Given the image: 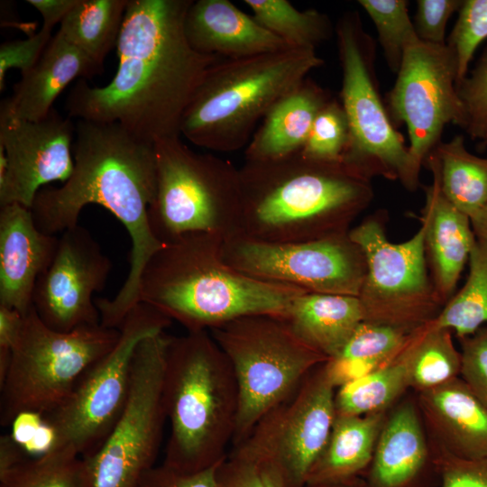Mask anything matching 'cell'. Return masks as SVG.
<instances>
[{"label": "cell", "mask_w": 487, "mask_h": 487, "mask_svg": "<svg viewBox=\"0 0 487 487\" xmlns=\"http://www.w3.org/2000/svg\"><path fill=\"white\" fill-rule=\"evenodd\" d=\"M388 412L335 416L326 444L308 473L307 484L363 477L372 462Z\"/></svg>", "instance_id": "cell-26"}, {"label": "cell", "mask_w": 487, "mask_h": 487, "mask_svg": "<svg viewBox=\"0 0 487 487\" xmlns=\"http://www.w3.org/2000/svg\"><path fill=\"white\" fill-rule=\"evenodd\" d=\"M363 478L368 487H433L439 480L415 393L389 410Z\"/></svg>", "instance_id": "cell-19"}, {"label": "cell", "mask_w": 487, "mask_h": 487, "mask_svg": "<svg viewBox=\"0 0 487 487\" xmlns=\"http://www.w3.org/2000/svg\"><path fill=\"white\" fill-rule=\"evenodd\" d=\"M78 0H27L41 15L42 26L53 29L78 4Z\"/></svg>", "instance_id": "cell-47"}, {"label": "cell", "mask_w": 487, "mask_h": 487, "mask_svg": "<svg viewBox=\"0 0 487 487\" xmlns=\"http://www.w3.org/2000/svg\"><path fill=\"white\" fill-rule=\"evenodd\" d=\"M171 321L144 303L131 309L115 345L83 372L60 407L43 416L53 434L50 451L70 449L87 458L101 447L126 404L137 345L165 332Z\"/></svg>", "instance_id": "cell-11"}, {"label": "cell", "mask_w": 487, "mask_h": 487, "mask_svg": "<svg viewBox=\"0 0 487 487\" xmlns=\"http://www.w3.org/2000/svg\"><path fill=\"white\" fill-rule=\"evenodd\" d=\"M381 211L349 231L363 250L367 272L358 296L363 321L411 334L432 322L445 304L427 271L423 225L408 241L387 239Z\"/></svg>", "instance_id": "cell-12"}, {"label": "cell", "mask_w": 487, "mask_h": 487, "mask_svg": "<svg viewBox=\"0 0 487 487\" xmlns=\"http://www.w3.org/2000/svg\"><path fill=\"white\" fill-rule=\"evenodd\" d=\"M464 0H418L414 27L418 39L434 45H445L446 29L451 16L458 12Z\"/></svg>", "instance_id": "cell-43"}, {"label": "cell", "mask_w": 487, "mask_h": 487, "mask_svg": "<svg viewBox=\"0 0 487 487\" xmlns=\"http://www.w3.org/2000/svg\"><path fill=\"white\" fill-rule=\"evenodd\" d=\"M331 98L328 90L305 78L262 120L246 146L245 161H271L299 152L317 114Z\"/></svg>", "instance_id": "cell-25"}, {"label": "cell", "mask_w": 487, "mask_h": 487, "mask_svg": "<svg viewBox=\"0 0 487 487\" xmlns=\"http://www.w3.org/2000/svg\"><path fill=\"white\" fill-rule=\"evenodd\" d=\"M216 487H267L260 464L240 447H234L216 468Z\"/></svg>", "instance_id": "cell-44"}, {"label": "cell", "mask_w": 487, "mask_h": 487, "mask_svg": "<svg viewBox=\"0 0 487 487\" xmlns=\"http://www.w3.org/2000/svg\"><path fill=\"white\" fill-rule=\"evenodd\" d=\"M119 335V329L101 325L56 331L32 307L23 315L0 381V425L11 427L20 414L43 417L60 407L83 372L115 345Z\"/></svg>", "instance_id": "cell-9"}, {"label": "cell", "mask_w": 487, "mask_h": 487, "mask_svg": "<svg viewBox=\"0 0 487 487\" xmlns=\"http://www.w3.org/2000/svg\"><path fill=\"white\" fill-rule=\"evenodd\" d=\"M432 183L424 187L425 205L421 225L425 230L427 261L431 279L442 302L454 292L476 242L471 220L445 197L437 174L431 170Z\"/></svg>", "instance_id": "cell-23"}, {"label": "cell", "mask_w": 487, "mask_h": 487, "mask_svg": "<svg viewBox=\"0 0 487 487\" xmlns=\"http://www.w3.org/2000/svg\"><path fill=\"white\" fill-rule=\"evenodd\" d=\"M260 466L267 487H286L277 470L267 464H260Z\"/></svg>", "instance_id": "cell-50"}, {"label": "cell", "mask_w": 487, "mask_h": 487, "mask_svg": "<svg viewBox=\"0 0 487 487\" xmlns=\"http://www.w3.org/2000/svg\"><path fill=\"white\" fill-rule=\"evenodd\" d=\"M464 112V130L478 149L487 147V47L475 68L456 86Z\"/></svg>", "instance_id": "cell-39"}, {"label": "cell", "mask_w": 487, "mask_h": 487, "mask_svg": "<svg viewBox=\"0 0 487 487\" xmlns=\"http://www.w3.org/2000/svg\"><path fill=\"white\" fill-rule=\"evenodd\" d=\"M193 0H129L116 44L111 81L79 79L68 94V116L117 123L154 143L180 137L183 113L216 56L196 51L184 32Z\"/></svg>", "instance_id": "cell-1"}, {"label": "cell", "mask_w": 487, "mask_h": 487, "mask_svg": "<svg viewBox=\"0 0 487 487\" xmlns=\"http://www.w3.org/2000/svg\"><path fill=\"white\" fill-rule=\"evenodd\" d=\"M425 162L447 200L470 218L487 204V158L469 152L463 135L441 142Z\"/></svg>", "instance_id": "cell-28"}, {"label": "cell", "mask_w": 487, "mask_h": 487, "mask_svg": "<svg viewBox=\"0 0 487 487\" xmlns=\"http://www.w3.org/2000/svg\"><path fill=\"white\" fill-rule=\"evenodd\" d=\"M241 235L296 243L347 234L373 198L372 177L344 161L300 152L239 168Z\"/></svg>", "instance_id": "cell-3"}, {"label": "cell", "mask_w": 487, "mask_h": 487, "mask_svg": "<svg viewBox=\"0 0 487 487\" xmlns=\"http://www.w3.org/2000/svg\"><path fill=\"white\" fill-rule=\"evenodd\" d=\"M408 372L409 389L420 392L460 377L461 353L453 332L432 322L410 334L400 352Z\"/></svg>", "instance_id": "cell-29"}, {"label": "cell", "mask_w": 487, "mask_h": 487, "mask_svg": "<svg viewBox=\"0 0 487 487\" xmlns=\"http://www.w3.org/2000/svg\"><path fill=\"white\" fill-rule=\"evenodd\" d=\"M162 397L170 426L162 464L193 473L222 462L234 433L239 391L232 365L209 331L170 335Z\"/></svg>", "instance_id": "cell-5"}, {"label": "cell", "mask_w": 487, "mask_h": 487, "mask_svg": "<svg viewBox=\"0 0 487 487\" xmlns=\"http://www.w3.org/2000/svg\"><path fill=\"white\" fill-rule=\"evenodd\" d=\"M111 269L110 259L87 229L78 224L68 228L59 237L51 264L37 280L32 307L56 331L100 325L93 294L106 287Z\"/></svg>", "instance_id": "cell-18"}, {"label": "cell", "mask_w": 487, "mask_h": 487, "mask_svg": "<svg viewBox=\"0 0 487 487\" xmlns=\"http://www.w3.org/2000/svg\"><path fill=\"white\" fill-rule=\"evenodd\" d=\"M184 32L196 51L220 59L292 49L229 0L193 1L184 19Z\"/></svg>", "instance_id": "cell-22"}, {"label": "cell", "mask_w": 487, "mask_h": 487, "mask_svg": "<svg viewBox=\"0 0 487 487\" xmlns=\"http://www.w3.org/2000/svg\"><path fill=\"white\" fill-rule=\"evenodd\" d=\"M409 389L406 364L399 354L390 363L349 381L335 391V416L389 411Z\"/></svg>", "instance_id": "cell-32"}, {"label": "cell", "mask_w": 487, "mask_h": 487, "mask_svg": "<svg viewBox=\"0 0 487 487\" xmlns=\"http://www.w3.org/2000/svg\"><path fill=\"white\" fill-rule=\"evenodd\" d=\"M153 148L156 192L148 209L153 236L168 244L191 234L224 240L240 234L239 169L194 151L180 137L159 140Z\"/></svg>", "instance_id": "cell-7"}, {"label": "cell", "mask_w": 487, "mask_h": 487, "mask_svg": "<svg viewBox=\"0 0 487 487\" xmlns=\"http://www.w3.org/2000/svg\"><path fill=\"white\" fill-rule=\"evenodd\" d=\"M456 83L457 60L447 44L419 40L405 51L385 106L395 127L406 125L409 154L419 169L442 142L447 124L464 128V112Z\"/></svg>", "instance_id": "cell-16"}, {"label": "cell", "mask_w": 487, "mask_h": 487, "mask_svg": "<svg viewBox=\"0 0 487 487\" xmlns=\"http://www.w3.org/2000/svg\"><path fill=\"white\" fill-rule=\"evenodd\" d=\"M487 38V0H464L446 44L457 60V83L467 75L479 44Z\"/></svg>", "instance_id": "cell-38"}, {"label": "cell", "mask_w": 487, "mask_h": 487, "mask_svg": "<svg viewBox=\"0 0 487 487\" xmlns=\"http://www.w3.org/2000/svg\"><path fill=\"white\" fill-rule=\"evenodd\" d=\"M59 237L41 232L31 208L20 204L0 207V305L26 314L40 275L49 267Z\"/></svg>", "instance_id": "cell-20"}, {"label": "cell", "mask_w": 487, "mask_h": 487, "mask_svg": "<svg viewBox=\"0 0 487 487\" xmlns=\"http://www.w3.org/2000/svg\"><path fill=\"white\" fill-rule=\"evenodd\" d=\"M254 19L290 48L316 51L332 37L330 18L316 9L299 10L288 0H245Z\"/></svg>", "instance_id": "cell-33"}, {"label": "cell", "mask_w": 487, "mask_h": 487, "mask_svg": "<svg viewBox=\"0 0 487 487\" xmlns=\"http://www.w3.org/2000/svg\"><path fill=\"white\" fill-rule=\"evenodd\" d=\"M349 142L347 118L339 99L332 97L317 114L300 152L321 161H342Z\"/></svg>", "instance_id": "cell-37"}, {"label": "cell", "mask_w": 487, "mask_h": 487, "mask_svg": "<svg viewBox=\"0 0 487 487\" xmlns=\"http://www.w3.org/2000/svg\"><path fill=\"white\" fill-rule=\"evenodd\" d=\"M464 287L446 303L432 323L457 338L471 335L487 324V241L476 239L469 256Z\"/></svg>", "instance_id": "cell-34"}, {"label": "cell", "mask_w": 487, "mask_h": 487, "mask_svg": "<svg viewBox=\"0 0 487 487\" xmlns=\"http://www.w3.org/2000/svg\"><path fill=\"white\" fill-rule=\"evenodd\" d=\"M23 315L19 311L0 305V381L5 378L12 349L18 338Z\"/></svg>", "instance_id": "cell-46"}, {"label": "cell", "mask_w": 487, "mask_h": 487, "mask_svg": "<svg viewBox=\"0 0 487 487\" xmlns=\"http://www.w3.org/2000/svg\"><path fill=\"white\" fill-rule=\"evenodd\" d=\"M129 0H78L58 32L103 68L115 47Z\"/></svg>", "instance_id": "cell-31"}, {"label": "cell", "mask_w": 487, "mask_h": 487, "mask_svg": "<svg viewBox=\"0 0 487 487\" xmlns=\"http://www.w3.org/2000/svg\"><path fill=\"white\" fill-rule=\"evenodd\" d=\"M335 32L342 69L339 100L349 127V142L342 161L372 178L400 180L414 191L420 185V169L380 96L375 41L365 32L356 11L345 13Z\"/></svg>", "instance_id": "cell-10"}, {"label": "cell", "mask_w": 487, "mask_h": 487, "mask_svg": "<svg viewBox=\"0 0 487 487\" xmlns=\"http://www.w3.org/2000/svg\"><path fill=\"white\" fill-rule=\"evenodd\" d=\"M234 370L239 408L232 440L242 444L257 422L287 399L328 358L311 347L277 315L258 314L209 330Z\"/></svg>", "instance_id": "cell-8"}, {"label": "cell", "mask_w": 487, "mask_h": 487, "mask_svg": "<svg viewBox=\"0 0 487 487\" xmlns=\"http://www.w3.org/2000/svg\"><path fill=\"white\" fill-rule=\"evenodd\" d=\"M283 317L301 339L330 359L363 321V312L358 297L304 292Z\"/></svg>", "instance_id": "cell-27"}, {"label": "cell", "mask_w": 487, "mask_h": 487, "mask_svg": "<svg viewBox=\"0 0 487 487\" xmlns=\"http://www.w3.org/2000/svg\"><path fill=\"white\" fill-rule=\"evenodd\" d=\"M102 71L103 68L57 32L38 62L22 75L13 94L1 103L17 118L40 121L74 79L91 78Z\"/></svg>", "instance_id": "cell-24"}, {"label": "cell", "mask_w": 487, "mask_h": 487, "mask_svg": "<svg viewBox=\"0 0 487 487\" xmlns=\"http://www.w3.org/2000/svg\"><path fill=\"white\" fill-rule=\"evenodd\" d=\"M52 29L41 30L25 40L7 41L0 46V92L5 88V77L10 69L25 74L38 62L50 41Z\"/></svg>", "instance_id": "cell-42"}, {"label": "cell", "mask_w": 487, "mask_h": 487, "mask_svg": "<svg viewBox=\"0 0 487 487\" xmlns=\"http://www.w3.org/2000/svg\"><path fill=\"white\" fill-rule=\"evenodd\" d=\"M409 335L392 326L363 321L326 363L336 388L392 362Z\"/></svg>", "instance_id": "cell-30"}, {"label": "cell", "mask_w": 487, "mask_h": 487, "mask_svg": "<svg viewBox=\"0 0 487 487\" xmlns=\"http://www.w3.org/2000/svg\"><path fill=\"white\" fill-rule=\"evenodd\" d=\"M0 487H88L85 461L70 449L27 457L0 473Z\"/></svg>", "instance_id": "cell-35"}, {"label": "cell", "mask_w": 487, "mask_h": 487, "mask_svg": "<svg viewBox=\"0 0 487 487\" xmlns=\"http://www.w3.org/2000/svg\"><path fill=\"white\" fill-rule=\"evenodd\" d=\"M218 464L193 473H180L161 464L143 475L139 487H216Z\"/></svg>", "instance_id": "cell-45"}, {"label": "cell", "mask_w": 487, "mask_h": 487, "mask_svg": "<svg viewBox=\"0 0 487 487\" xmlns=\"http://www.w3.org/2000/svg\"><path fill=\"white\" fill-rule=\"evenodd\" d=\"M221 253L245 275L312 293L358 297L367 272L364 253L349 233L296 243L237 234L223 241Z\"/></svg>", "instance_id": "cell-14"}, {"label": "cell", "mask_w": 487, "mask_h": 487, "mask_svg": "<svg viewBox=\"0 0 487 487\" xmlns=\"http://www.w3.org/2000/svg\"><path fill=\"white\" fill-rule=\"evenodd\" d=\"M378 33L390 69L397 73L407 49L419 41L406 0H359Z\"/></svg>", "instance_id": "cell-36"}, {"label": "cell", "mask_w": 487, "mask_h": 487, "mask_svg": "<svg viewBox=\"0 0 487 487\" xmlns=\"http://www.w3.org/2000/svg\"><path fill=\"white\" fill-rule=\"evenodd\" d=\"M28 456L22 446L14 439L11 434L0 437V473H3Z\"/></svg>", "instance_id": "cell-48"}, {"label": "cell", "mask_w": 487, "mask_h": 487, "mask_svg": "<svg viewBox=\"0 0 487 487\" xmlns=\"http://www.w3.org/2000/svg\"><path fill=\"white\" fill-rule=\"evenodd\" d=\"M429 442L442 487H487V457L459 458Z\"/></svg>", "instance_id": "cell-40"}, {"label": "cell", "mask_w": 487, "mask_h": 487, "mask_svg": "<svg viewBox=\"0 0 487 487\" xmlns=\"http://www.w3.org/2000/svg\"><path fill=\"white\" fill-rule=\"evenodd\" d=\"M336 389L326 363L320 364L234 447L277 470L286 487H305L335 419Z\"/></svg>", "instance_id": "cell-15"}, {"label": "cell", "mask_w": 487, "mask_h": 487, "mask_svg": "<svg viewBox=\"0 0 487 487\" xmlns=\"http://www.w3.org/2000/svg\"><path fill=\"white\" fill-rule=\"evenodd\" d=\"M170 335H152L137 345L124 410L101 447L83 458L88 487H139L154 467L166 418L162 388Z\"/></svg>", "instance_id": "cell-13"}, {"label": "cell", "mask_w": 487, "mask_h": 487, "mask_svg": "<svg viewBox=\"0 0 487 487\" xmlns=\"http://www.w3.org/2000/svg\"><path fill=\"white\" fill-rule=\"evenodd\" d=\"M72 151L71 176L61 187L40 189L31 211L37 227L53 235L77 225L81 210L89 204L105 207L124 225L132 242L129 272L112 299H95L101 326L119 328L139 303L144 266L163 245L148 221L156 192L153 143L117 123L78 120Z\"/></svg>", "instance_id": "cell-2"}, {"label": "cell", "mask_w": 487, "mask_h": 487, "mask_svg": "<svg viewBox=\"0 0 487 487\" xmlns=\"http://www.w3.org/2000/svg\"><path fill=\"white\" fill-rule=\"evenodd\" d=\"M323 64L316 51L299 49L220 60L188 104L180 135L210 151H238L271 107Z\"/></svg>", "instance_id": "cell-6"}, {"label": "cell", "mask_w": 487, "mask_h": 487, "mask_svg": "<svg viewBox=\"0 0 487 487\" xmlns=\"http://www.w3.org/2000/svg\"><path fill=\"white\" fill-rule=\"evenodd\" d=\"M305 487H368L363 477H357L347 481L337 482H325L306 484Z\"/></svg>", "instance_id": "cell-51"}, {"label": "cell", "mask_w": 487, "mask_h": 487, "mask_svg": "<svg viewBox=\"0 0 487 487\" xmlns=\"http://www.w3.org/2000/svg\"><path fill=\"white\" fill-rule=\"evenodd\" d=\"M470 220L476 239L487 241V204Z\"/></svg>", "instance_id": "cell-49"}, {"label": "cell", "mask_w": 487, "mask_h": 487, "mask_svg": "<svg viewBox=\"0 0 487 487\" xmlns=\"http://www.w3.org/2000/svg\"><path fill=\"white\" fill-rule=\"evenodd\" d=\"M76 124L56 109L40 121L14 116L0 105V207L31 208L37 193L66 182L74 168Z\"/></svg>", "instance_id": "cell-17"}, {"label": "cell", "mask_w": 487, "mask_h": 487, "mask_svg": "<svg viewBox=\"0 0 487 487\" xmlns=\"http://www.w3.org/2000/svg\"><path fill=\"white\" fill-rule=\"evenodd\" d=\"M457 339L461 345L460 377L487 407V325Z\"/></svg>", "instance_id": "cell-41"}, {"label": "cell", "mask_w": 487, "mask_h": 487, "mask_svg": "<svg viewBox=\"0 0 487 487\" xmlns=\"http://www.w3.org/2000/svg\"><path fill=\"white\" fill-rule=\"evenodd\" d=\"M224 239L191 234L163 244L144 266L139 303L147 304L188 332L210 329L250 315L283 317L303 289L245 275L222 259Z\"/></svg>", "instance_id": "cell-4"}, {"label": "cell", "mask_w": 487, "mask_h": 487, "mask_svg": "<svg viewBox=\"0 0 487 487\" xmlns=\"http://www.w3.org/2000/svg\"><path fill=\"white\" fill-rule=\"evenodd\" d=\"M414 393L431 441L459 458L487 457V407L461 377Z\"/></svg>", "instance_id": "cell-21"}]
</instances>
